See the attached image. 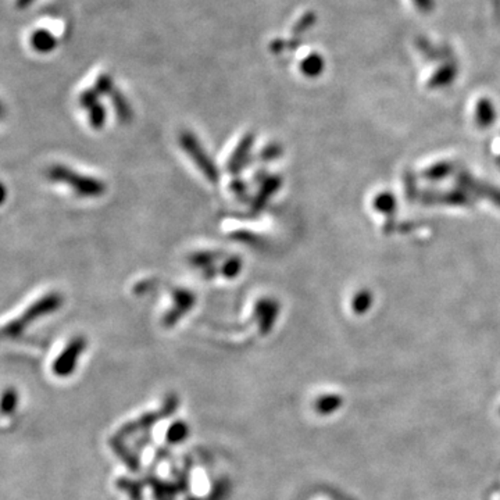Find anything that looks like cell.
Instances as JSON below:
<instances>
[{"label": "cell", "instance_id": "3", "mask_svg": "<svg viewBox=\"0 0 500 500\" xmlns=\"http://www.w3.org/2000/svg\"><path fill=\"white\" fill-rule=\"evenodd\" d=\"M180 145L183 150L188 154V157L194 161V164L198 167V170L205 176V178L209 183L216 184L220 178L218 169L213 158H210L209 153L196 138V135L188 129L183 131L180 134Z\"/></svg>", "mask_w": 500, "mask_h": 500}, {"label": "cell", "instance_id": "18", "mask_svg": "<svg viewBox=\"0 0 500 500\" xmlns=\"http://www.w3.org/2000/svg\"><path fill=\"white\" fill-rule=\"evenodd\" d=\"M101 99H102L101 94L95 90V87H92V88H88L83 92H81L78 102L82 109H85L88 112L90 109H92L94 106L101 103Z\"/></svg>", "mask_w": 500, "mask_h": 500}, {"label": "cell", "instance_id": "27", "mask_svg": "<svg viewBox=\"0 0 500 500\" xmlns=\"http://www.w3.org/2000/svg\"><path fill=\"white\" fill-rule=\"evenodd\" d=\"M188 500H200V499H196V497H191V499H188Z\"/></svg>", "mask_w": 500, "mask_h": 500}, {"label": "cell", "instance_id": "5", "mask_svg": "<svg viewBox=\"0 0 500 500\" xmlns=\"http://www.w3.org/2000/svg\"><path fill=\"white\" fill-rule=\"evenodd\" d=\"M85 349H87L85 338L83 337L72 338L52 366L54 375H57L60 378L70 377L76 370V363H78L81 355L85 352Z\"/></svg>", "mask_w": 500, "mask_h": 500}, {"label": "cell", "instance_id": "11", "mask_svg": "<svg viewBox=\"0 0 500 500\" xmlns=\"http://www.w3.org/2000/svg\"><path fill=\"white\" fill-rule=\"evenodd\" d=\"M30 43L38 53H50L57 48V38L48 30H37L30 38Z\"/></svg>", "mask_w": 500, "mask_h": 500}, {"label": "cell", "instance_id": "4", "mask_svg": "<svg viewBox=\"0 0 500 500\" xmlns=\"http://www.w3.org/2000/svg\"><path fill=\"white\" fill-rule=\"evenodd\" d=\"M178 407H180L178 396L177 395H169L165 397L164 403L161 404V407L157 411L145 413L140 417H138L136 420L127 423L125 426H123L118 430L117 437L127 438V437L135 435V434H138L140 431H146V430L152 428L153 426H156L160 420L169 419V417H171Z\"/></svg>", "mask_w": 500, "mask_h": 500}, {"label": "cell", "instance_id": "16", "mask_svg": "<svg viewBox=\"0 0 500 500\" xmlns=\"http://www.w3.org/2000/svg\"><path fill=\"white\" fill-rule=\"evenodd\" d=\"M218 256L214 252H209V250H205V252H196L189 258V262L192 263V266H195L196 269H210L214 266V263L217 262Z\"/></svg>", "mask_w": 500, "mask_h": 500}, {"label": "cell", "instance_id": "7", "mask_svg": "<svg viewBox=\"0 0 500 500\" xmlns=\"http://www.w3.org/2000/svg\"><path fill=\"white\" fill-rule=\"evenodd\" d=\"M255 134L253 132H246L240 140L238 142L235 150L232 152L228 163H227V170L228 173L238 176L247 163L250 161V154H252V149L255 145Z\"/></svg>", "mask_w": 500, "mask_h": 500}, {"label": "cell", "instance_id": "25", "mask_svg": "<svg viewBox=\"0 0 500 500\" xmlns=\"http://www.w3.org/2000/svg\"><path fill=\"white\" fill-rule=\"evenodd\" d=\"M35 2H37V0H16V6H17V9L24 10V9L30 8Z\"/></svg>", "mask_w": 500, "mask_h": 500}, {"label": "cell", "instance_id": "12", "mask_svg": "<svg viewBox=\"0 0 500 500\" xmlns=\"http://www.w3.org/2000/svg\"><path fill=\"white\" fill-rule=\"evenodd\" d=\"M109 98L112 99L117 118L124 124L131 123L132 117H134V112H132V107H131L127 96L118 88H116Z\"/></svg>", "mask_w": 500, "mask_h": 500}, {"label": "cell", "instance_id": "22", "mask_svg": "<svg viewBox=\"0 0 500 500\" xmlns=\"http://www.w3.org/2000/svg\"><path fill=\"white\" fill-rule=\"evenodd\" d=\"M227 492H228V483L225 481H220L214 485V489L211 490L209 500H224Z\"/></svg>", "mask_w": 500, "mask_h": 500}, {"label": "cell", "instance_id": "17", "mask_svg": "<svg viewBox=\"0 0 500 500\" xmlns=\"http://www.w3.org/2000/svg\"><path fill=\"white\" fill-rule=\"evenodd\" d=\"M106 118L107 113L103 103H98L96 106L88 110V121L94 129H102L106 124Z\"/></svg>", "mask_w": 500, "mask_h": 500}, {"label": "cell", "instance_id": "19", "mask_svg": "<svg viewBox=\"0 0 500 500\" xmlns=\"http://www.w3.org/2000/svg\"><path fill=\"white\" fill-rule=\"evenodd\" d=\"M95 90L101 94V96H110L113 91L117 88L114 79L109 74H101L95 81Z\"/></svg>", "mask_w": 500, "mask_h": 500}, {"label": "cell", "instance_id": "6", "mask_svg": "<svg viewBox=\"0 0 500 500\" xmlns=\"http://www.w3.org/2000/svg\"><path fill=\"white\" fill-rule=\"evenodd\" d=\"M196 303V296L192 291L178 288L173 292V306L163 317V325L167 328L174 326Z\"/></svg>", "mask_w": 500, "mask_h": 500}, {"label": "cell", "instance_id": "10", "mask_svg": "<svg viewBox=\"0 0 500 500\" xmlns=\"http://www.w3.org/2000/svg\"><path fill=\"white\" fill-rule=\"evenodd\" d=\"M280 184H281L280 177H269V178H264V181H263V184H262L258 195L255 196V199L252 202V210L255 213L264 209V206L269 203L270 198L278 191Z\"/></svg>", "mask_w": 500, "mask_h": 500}, {"label": "cell", "instance_id": "23", "mask_svg": "<svg viewBox=\"0 0 500 500\" xmlns=\"http://www.w3.org/2000/svg\"><path fill=\"white\" fill-rule=\"evenodd\" d=\"M277 154H278V147L274 145V146H267V147H264L262 152H260V158L263 160V161H269V160H271V158H274V157H277Z\"/></svg>", "mask_w": 500, "mask_h": 500}, {"label": "cell", "instance_id": "20", "mask_svg": "<svg viewBox=\"0 0 500 500\" xmlns=\"http://www.w3.org/2000/svg\"><path fill=\"white\" fill-rule=\"evenodd\" d=\"M240 271H242V260H240L239 258H236V256H233V258H228V259L224 262L222 267L220 269V273H221L225 278H228V280H232V278L238 277V275L240 274Z\"/></svg>", "mask_w": 500, "mask_h": 500}, {"label": "cell", "instance_id": "21", "mask_svg": "<svg viewBox=\"0 0 500 500\" xmlns=\"http://www.w3.org/2000/svg\"><path fill=\"white\" fill-rule=\"evenodd\" d=\"M19 404V395L13 388H9L8 390H5L3 393V399H2V411L5 415L8 414H13L16 407Z\"/></svg>", "mask_w": 500, "mask_h": 500}, {"label": "cell", "instance_id": "9", "mask_svg": "<svg viewBox=\"0 0 500 500\" xmlns=\"http://www.w3.org/2000/svg\"><path fill=\"white\" fill-rule=\"evenodd\" d=\"M110 448L114 450V453L127 466V468L129 471L138 472L140 470V461H139L138 456L124 444L123 438L114 437L113 439H110Z\"/></svg>", "mask_w": 500, "mask_h": 500}, {"label": "cell", "instance_id": "2", "mask_svg": "<svg viewBox=\"0 0 500 500\" xmlns=\"http://www.w3.org/2000/svg\"><path fill=\"white\" fill-rule=\"evenodd\" d=\"M64 303V298L59 292H49L30 304L25 311L10 321L5 328L3 333L9 338H17L35 321L56 313Z\"/></svg>", "mask_w": 500, "mask_h": 500}, {"label": "cell", "instance_id": "15", "mask_svg": "<svg viewBox=\"0 0 500 500\" xmlns=\"http://www.w3.org/2000/svg\"><path fill=\"white\" fill-rule=\"evenodd\" d=\"M117 486L121 490H124L125 493H128L131 500H142V496H143V483L142 482L121 477L117 481Z\"/></svg>", "mask_w": 500, "mask_h": 500}, {"label": "cell", "instance_id": "8", "mask_svg": "<svg viewBox=\"0 0 500 500\" xmlns=\"http://www.w3.org/2000/svg\"><path fill=\"white\" fill-rule=\"evenodd\" d=\"M278 313H280V306L273 299H260L255 304V318L259 322V329L263 335H266V333L271 331L278 317Z\"/></svg>", "mask_w": 500, "mask_h": 500}, {"label": "cell", "instance_id": "13", "mask_svg": "<svg viewBox=\"0 0 500 500\" xmlns=\"http://www.w3.org/2000/svg\"><path fill=\"white\" fill-rule=\"evenodd\" d=\"M189 435V426L184 421L173 423L165 433V441L169 445H178L184 442Z\"/></svg>", "mask_w": 500, "mask_h": 500}, {"label": "cell", "instance_id": "14", "mask_svg": "<svg viewBox=\"0 0 500 500\" xmlns=\"http://www.w3.org/2000/svg\"><path fill=\"white\" fill-rule=\"evenodd\" d=\"M300 70L307 76H317L324 71V59L318 53H311L302 61Z\"/></svg>", "mask_w": 500, "mask_h": 500}, {"label": "cell", "instance_id": "1", "mask_svg": "<svg viewBox=\"0 0 500 500\" xmlns=\"http://www.w3.org/2000/svg\"><path fill=\"white\" fill-rule=\"evenodd\" d=\"M48 178L53 183L67 185L76 196L85 199L101 198L107 191V185L105 181L92 176L81 174L63 164L52 165L48 170Z\"/></svg>", "mask_w": 500, "mask_h": 500}, {"label": "cell", "instance_id": "24", "mask_svg": "<svg viewBox=\"0 0 500 500\" xmlns=\"http://www.w3.org/2000/svg\"><path fill=\"white\" fill-rule=\"evenodd\" d=\"M313 21H314L313 14H306V16L302 19V21H299V24L295 27V32H299V31H303V30L309 28V27L313 24Z\"/></svg>", "mask_w": 500, "mask_h": 500}, {"label": "cell", "instance_id": "26", "mask_svg": "<svg viewBox=\"0 0 500 500\" xmlns=\"http://www.w3.org/2000/svg\"><path fill=\"white\" fill-rule=\"evenodd\" d=\"M231 187H232V191H233L235 194H238V195H239V194H246V189H243V187H246V185H244V183H239V181H236V180H235V181L232 183V185H231Z\"/></svg>", "mask_w": 500, "mask_h": 500}]
</instances>
